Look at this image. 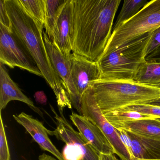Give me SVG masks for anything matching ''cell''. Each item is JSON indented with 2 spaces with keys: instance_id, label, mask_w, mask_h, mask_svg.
Segmentation results:
<instances>
[{
  "instance_id": "cell-31",
  "label": "cell",
  "mask_w": 160,
  "mask_h": 160,
  "mask_svg": "<svg viewBox=\"0 0 160 160\" xmlns=\"http://www.w3.org/2000/svg\"><path fill=\"white\" fill-rule=\"evenodd\" d=\"M155 87H158V88H160V84H159V85H156V86H155Z\"/></svg>"
},
{
  "instance_id": "cell-25",
  "label": "cell",
  "mask_w": 160,
  "mask_h": 160,
  "mask_svg": "<svg viewBox=\"0 0 160 160\" xmlns=\"http://www.w3.org/2000/svg\"><path fill=\"white\" fill-rule=\"evenodd\" d=\"M56 97L60 112H63V108L65 107H68L70 109H72V103L67 92L64 89V88L62 89L59 92L58 94Z\"/></svg>"
},
{
  "instance_id": "cell-30",
  "label": "cell",
  "mask_w": 160,
  "mask_h": 160,
  "mask_svg": "<svg viewBox=\"0 0 160 160\" xmlns=\"http://www.w3.org/2000/svg\"><path fill=\"white\" fill-rule=\"evenodd\" d=\"M149 104L152 105L157 106L160 107V98L153 102L150 103Z\"/></svg>"
},
{
  "instance_id": "cell-23",
  "label": "cell",
  "mask_w": 160,
  "mask_h": 160,
  "mask_svg": "<svg viewBox=\"0 0 160 160\" xmlns=\"http://www.w3.org/2000/svg\"><path fill=\"white\" fill-rule=\"evenodd\" d=\"M120 109L135 111L144 115L155 116L160 118V107L152 105L149 104L136 105Z\"/></svg>"
},
{
  "instance_id": "cell-3",
  "label": "cell",
  "mask_w": 160,
  "mask_h": 160,
  "mask_svg": "<svg viewBox=\"0 0 160 160\" xmlns=\"http://www.w3.org/2000/svg\"><path fill=\"white\" fill-rule=\"evenodd\" d=\"M91 86L103 114L131 106L149 104L160 98V88L134 81L100 79Z\"/></svg>"
},
{
  "instance_id": "cell-19",
  "label": "cell",
  "mask_w": 160,
  "mask_h": 160,
  "mask_svg": "<svg viewBox=\"0 0 160 160\" xmlns=\"http://www.w3.org/2000/svg\"><path fill=\"white\" fill-rule=\"evenodd\" d=\"M105 118L113 125L116 126L132 121L147 118L159 119L155 116L144 115L135 111L119 109L103 114Z\"/></svg>"
},
{
  "instance_id": "cell-8",
  "label": "cell",
  "mask_w": 160,
  "mask_h": 160,
  "mask_svg": "<svg viewBox=\"0 0 160 160\" xmlns=\"http://www.w3.org/2000/svg\"><path fill=\"white\" fill-rule=\"evenodd\" d=\"M20 43L11 30L0 24V63L12 69L18 67L42 77L39 68Z\"/></svg>"
},
{
  "instance_id": "cell-15",
  "label": "cell",
  "mask_w": 160,
  "mask_h": 160,
  "mask_svg": "<svg viewBox=\"0 0 160 160\" xmlns=\"http://www.w3.org/2000/svg\"><path fill=\"white\" fill-rule=\"evenodd\" d=\"M18 101L27 104L34 112L43 118L40 108L24 94L9 75L4 64L0 63V111H2L11 101Z\"/></svg>"
},
{
  "instance_id": "cell-5",
  "label": "cell",
  "mask_w": 160,
  "mask_h": 160,
  "mask_svg": "<svg viewBox=\"0 0 160 160\" xmlns=\"http://www.w3.org/2000/svg\"><path fill=\"white\" fill-rule=\"evenodd\" d=\"M159 27L160 0H152L133 17L113 30L103 55L121 48Z\"/></svg>"
},
{
  "instance_id": "cell-28",
  "label": "cell",
  "mask_w": 160,
  "mask_h": 160,
  "mask_svg": "<svg viewBox=\"0 0 160 160\" xmlns=\"http://www.w3.org/2000/svg\"><path fill=\"white\" fill-rule=\"evenodd\" d=\"M99 160H118V158L114 155H106L100 153Z\"/></svg>"
},
{
  "instance_id": "cell-21",
  "label": "cell",
  "mask_w": 160,
  "mask_h": 160,
  "mask_svg": "<svg viewBox=\"0 0 160 160\" xmlns=\"http://www.w3.org/2000/svg\"><path fill=\"white\" fill-rule=\"evenodd\" d=\"M25 12L37 23L44 27L45 19V0H18Z\"/></svg>"
},
{
  "instance_id": "cell-6",
  "label": "cell",
  "mask_w": 160,
  "mask_h": 160,
  "mask_svg": "<svg viewBox=\"0 0 160 160\" xmlns=\"http://www.w3.org/2000/svg\"><path fill=\"white\" fill-rule=\"evenodd\" d=\"M51 108L55 114L57 127L54 131L48 130V133L66 144L62 153L64 160H99L100 153L79 132L73 129L63 116V112H60L59 116L51 106Z\"/></svg>"
},
{
  "instance_id": "cell-24",
  "label": "cell",
  "mask_w": 160,
  "mask_h": 160,
  "mask_svg": "<svg viewBox=\"0 0 160 160\" xmlns=\"http://www.w3.org/2000/svg\"><path fill=\"white\" fill-rule=\"evenodd\" d=\"M160 47V27L153 31L147 48L146 57Z\"/></svg>"
},
{
  "instance_id": "cell-4",
  "label": "cell",
  "mask_w": 160,
  "mask_h": 160,
  "mask_svg": "<svg viewBox=\"0 0 160 160\" xmlns=\"http://www.w3.org/2000/svg\"><path fill=\"white\" fill-rule=\"evenodd\" d=\"M152 32L103 55L97 62L102 72L101 80L134 81L140 67L146 62L147 48Z\"/></svg>"
},
{
  "instance_id": "cell-17",
  "label": "cell",
  "mask_w": 160,
  "mask_h": 160,
  "mask_svg": "<svg viewBox=\"0 0 160 160\" xmlns=\"http://www.w3.org/2000/svg\"><path fill=\"white\" fill-rule=\"evenodd\" d=\"M67 0H45V19L44 28L45 33L52 41L57 19Z\"/></svg>"
},
{
  "instance_id": "cell-32",
  "label": "cell",
  "mask_w": 160,
  "mask_h": 160,
  "mask_svg": "<svg viewBox=\"0 0 160 160\" xmlns=\"http://www.w3.org/2000/svg\"><path fill=\"white\" fill-rule=\"evenodd\" d=\"M159 119H160V118H159Z\"/></svg>"
},
{
  "instance_id": "cell-20",
  "label": "cell",
  "mask_w": 160,
  "mask_h": 160,
  "mask_svg": "<svg viewBox=\"0 0 160 160\" xmlns=\"http://www.w3.org/2000/svg\"><path fill=\"white\" fill-rule=\"evenodd\" d=\"M149 2L147 0H125L113 30L119 28L133 17Z\"/></svg>"
},
{
  "instance_id": "cell-16",
  "label": "cell",
  "mask_w": 160,
  "mask_h": 160,
  "mask_svg": "<svg viewBox=\"0 0 160 160\" xmlns=\"http://www.w3.org/2000/svg\"><path fill=\"white\" fill-rule=\"evenodd\" d=\"M114 127L141 135L160 138L159 119L147 118L132 121L116 125Z\"/></svg>"
},
{
  "instance_id": "cell-26",
  "label": "cell",
  "mask_w": 160,
  "mask_h": 160,
  "mask_svg": "<svg viewBox=\"0 0 160 160\" xmlns=\"http://www.w3.org/2000/svg\"><path fill=\"white\" fill-rule=\"evenodd\" d=\"M0 24L11 30V22L6 9L5 0L0 1Z\"/></svg>"
},
{
  "instance_id": "cell-22",
  "label": "cell",
  "mask_w": 160,
  "mask_h": 160,
  "mask_svg": "<svg viewBox=\"0 0 160 160\" xmlns=\"http://www.w3.org/2000/svg\"><path fill=\"white\" fill-rule=\"evenodd\" d=\"M0 160H11V154L1 111H0Z\"/></svg>"
},
{
  "instance_id": "cell-10",
  "label": "cell",
  "mask_w": 160,
  "mask_h": 160,
  "mask_svg": "<svg viewBox=\"0 0 160 160\" xmlns=\"http://www.w3.org/2000/svg\"><path fill=\"white\" fill-rule=\"evenodd\" d=\"M127 148L130 160H160V138L116 128Z\"/></svg>"
},
{
  "instance_id": "cell-29",
  "label": "cell",
  "mask_w": 160,
  "mask_h": 160,
  "mask_svg": "<svg viewBox=\"0 0 160 160\" xmlns=\"http://www.w3.org/2000/svg\"><path fill=\"white\" fill-rule=\"evenodd\" d=\"M39 160H57L56 158H54L50 155H48L45 153H42L39 157Z\"/></svg>"
},
{
  "instance_id": "cell-9",
  "label": "cell",
  "mask_w": 160,
  "mask_h": 160,
  "mask_svg": "<svg viewBox=\"0 0 160 160\" xmlns=\"http://www.w3.org/2000/svg\"><path fill=\"white\" fill-rule=\"evenodd\" d=\"M43 38L52 66L62 80V85L68 93L72 106L76 109L79 115H82V99L78 96L73 81L70 57H65L50 41L44 32Z\"/></svg>"
},
{
  "instance_id": "cell-27",
  "label": "cell",
  "mask_w": 160,
  "mask_h": 160,
  "mask_svg": "<svg viewBox=\"0 0 160 160\" xmlns=\"http://www.w3.org/2000/svg\"><path fill=\"white\" fill-rule=\"evenodd\" d=\"M35 101L41 104H46L47 98L44 92L43 91H38L35 92L34 95Z\"/></svg>"
},
{
  "instance_id": "cell-13",
  "label": "cell",
  "mask_w": 160,
  "mask_h": 160,
  "mask_svg": "<svg viewBox=\"0 0 160 160\" xmlns=\"http://www.w3.org/2000/svg\"><path fill=\"white\" fill-rule=\"evenodd\" d=\"M70 119L78 132L98 152L106 155L115 154L113 147L99 127L83 115L72 112Z\"/></svg>"
},
{
  "instance_id": "cell-12",
  "label": "cell",
  "mask_w": 160,
  "mask_h": 160,
  "mask_svg": "<svg viewBox=\"0 0 160 160\" xmlns=\"http://www.w3.org/2000/svg\"><path fill=\"white\" fill-rule=\"evenodd\" d=\"M72 0H67L57 19L51 41L67 58L72 50Z\"/></svg>"
},
{
  "instance_id": "cell-14",
  "label": "cell",
  "mask_w": 160,
  "mask_h": 160,
  "mask_svg": "<svg viewBox=\"0 0 160 160\" xmlns=\"http://www.w3.org/2000/svg\"><path fill=\"white\" fill-rule=\"evenodd\" d=\"M13 117L18 123L24 127L42 149L50 152L58 160H64L62 153L50 140L48 129L41 121L24 112L13 115Z\"/></svg>"
},
{
  "instance_id": "cell-18",
  "label": "cell",
  "mask_w": 160,
  "mask_h": 160,
  "mask_svg": "<svg viewBox=\"0 0 160 160\" xmlns=\"http://www.w3.org/2000/svg\"><path fill=\"white\" fill-rule=\"evenodd\" d=\"M134 81L152 86L160 84V62L146 61L140 67Z\"/></svg>"
},
{
  "instance_id": "cell-2",
  "label": "cell",
  "mask_w": 160,
  "mask_h": 160,
  "mask_svg": "<svg viewBox=\"0 0 160 160\" xmlns=\"http://www.w3.org/2000/svg\"><path fill=\"white\" fill-rule=\"evenodd\" d=\"M5 2L11 31L30 55L57 96L63 89L62 81L55 72L48 53L44 40V27L25 12L18 0Z\"/></svg>"
},
{
  "instance_id": "cell-1",
  "label": "cell",
  "mask_w": 160,
  "mask_h": 160,
  "mask_svg": "<svg viewBox=\"0 0 160 160\" xmlns=\"http://www.w3.org/2000/svg\"><path fill=\"white\" fill-rule=\"evenodd\" d=\"M121 2V0H72V53L98 62L111 37Z\"/></svg>"
},
{
  "instance_id": "cell-7",
  "label": "cell",
  "mask_w": 160,
  "mask_h": 160,
  "mask_svg": "<svg viewBox=\"0 0 160 160\" xmlns=\"http://www.w3.org/2000/svg\"><path fill=\"white\" fill-rule=\"evenodd\" d=\"M82 115L99 127L114 148L115 153L121 160H130L127 148L122 142L116 128L105 118L95 100L93 89L90 87L83 94L81 103Z\"/></svg>"
},
{
  "instance_id": "cell-11",
  "label": "cell",
  "mask_w": 160,
  "mask_h": 160,
  "mask_svg": "<svg viewBox=\"0 0 160 160\" xmlns=\"http://www.w3.org/2000/svg\"><path fill=\"white\" fill-rule=\"evenodd\" d=\"M70 58L73 81L78 96L82 99L87 90L101 79L102 72L97 62L72 53Z\"/></svg>"
}]
</instances>
